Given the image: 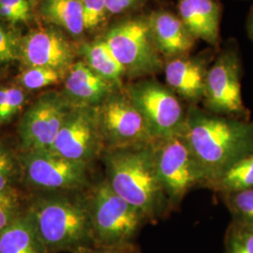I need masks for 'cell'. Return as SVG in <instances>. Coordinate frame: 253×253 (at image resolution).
<instances>
[{
    "mask_svg": "<svg viewBox=\"0 0 253 253\" xmlns=\"http://www.w3.org/2000/svg\"><path fill=\"white\" fill-rule=\"evenodd\" d=\"M182 134L208 189L235 163L253 152V123L212 114L196 105L187 110Z\"/></svg>",
    "mask_w": 253,
    "mask_h": 253,
    "instance_id": "6da1fadb",
    "label": "cell"
},
{
    "mask_svg": "<svg viewBox=\"0 0 253 253\" xmlns=\"http://www.w3.org/2000/svg\"><path fill=\"white\" fill-rule=\"evenodd\" d=\"M103 161L111 188L148 223L168 217L172 210L157 172L154 144L105 150Z\"/></svg>",
    "mask_w": 253,
    "mask_h": 253,
    "instance_id": "7a4b0ae2",
    "label": "cell"
},
{
    "mask_svg": "<svg viewBox=\"0 0 253 253\" xmlns=\"http://www.w3.org/2000/svg\"><path fill=\"white\" fill-rule=\"evenodd\" d=\"M27 214L48 251H73L94 246L85 199L52 197L38 200Z\"/></svg>",
    "mask_w": 253,
    "mask_h": 253,
    "instance_id": "3957f363",
    "label": "cell"
},
{
    "mask_svg": "<svg viewBox=\"0 0 253 253\" xmlns=\"http://www.w3.org/2000/svg\"><path fill=\"white\" fill-rule=\"evenodd\" d=\"M85 201L94 246L133 244L148 223L145 215L116 193L106 179L91 190Z\"/></svg>",
    "mask_w": 253,
    "mask_h": 253,
    "instance_id": "277c9868",
    "label": "cell"
},
{
    "mask_svg": "<svg viewBox=\"0 0 253 253\" xmlns=\"http://www.w3.org/2000/svg\"><path fill=\"white\" fill-rule=\"evenodd\" d=\"M130 81L163 72L164 59L157 49L147 15H130L112 25L101 37Z\"/></svg>",
    "mask_w": 253,
    "mask_h": 253,
    "instance_id": "5b68a950",
    "label": "cell"
},
{
    "mask_svg": "<svg viewBox=\"0 0 253 253\" xmlns=\"http://www.w3.org/2000/svg\"><path fill=\"white\" fill-rule=\"evenodd\" d=\"M123 89L145 118L155 141L183 133L187 110L166 84L149 77L125 84Z\"/></svg>",
    "mask_w": 253,
    "mask_h": 253,
    "instance_id": "8992f818",
    "label": "cell"
},
{
    "mask_svg": "<svg viewBox=\"0 0 253 253\" xmlns=\"http://www.w3.org/2000/svg\"><path fill=\"white\" fill-rule=\"evenodd\" d=\"M155 163L172 211L195 187H206L204 175L183 134L154 143Z\"/></svg>",
    "mask_w": 253,
    "mask_h": 253,
    "instance_id": "52a82bcc",
    "label": "cell"
},
{
    "mask_svg": "<svg viewBox=\"0 0 253 253\" xmlns=\"http://www.w3.org/2000/svg\"><path fill=\"white\" fill-rule=\"evenodd\" d=\"M105 150L152 145L145 118L124 89L116 91L97 107Z\"/></svg>",
    "mask_w": 253,
    "mask_h": 253,
    "instance_id": "ba28073f",
    "label": "cell"
},
{
    "mask_svg": "<svg viewBox=\"0 0 253 253\" xmlns=\"http://www.w3.org/2000/svg\"><path fill=\"white\" fill-rule=\"evenodd\" d=\"M203 102L212 114L247 120L249 114L241 92V63L234 49L222 51L210 65Z\"/></svg>",
    "mask_w": 253,
    "mask_h": 253,
    "instance_id": "9c48e42d",
    "label": "cell"
},
{
    "mask_svg": "<svg viewBox=\"0 0 253 253\" xmlns=\"http://www.w3.org/2000/svg\"><path fill=\"white\" fill-rule=\"evenodd\" d=\"M73 106L63 93L47 92L27 109L18 126L21 145L26 152L50 151Z\"/></svg>",
    "mask_w": 253,
    "mask_h": 253,
    "instance_id": "30bf717a",
    "label": "cell"
},
{
    "mask_svg": "<svg viewBox=\"0 0 253 253\" xmlns=\"http://www.w3.org/2000/svg\"><path fill=\"white\" fill-rule=\"evenodd\" d=\"M104 151L97 107H73L49 152L89 165Z\"/></svg>",
    "mask_w": 253,
    "mask_h": 253,
    "instance_id": "8fae6325",
    "label": "cell"
},
{
    "mask_svg": "<svg viewBox=\"0 0 253 253\" xmlns=\"http://www.w3.org/2000/svg\"><path fill=\"white\" fill-rule=\"evenodd\" d=\"M22 163L27 180L50 190H79L87 184L89 165L49 152H26Z\"/></svg>",
    "mask_w": 253,
    "mask_h": 253,
    "instance_id": "7c38bea8",
    "label": "cell"
},
{
    "mask_svg": "<svg viewBox=\"0 0 253 253\" xmlns=\"http://www.w3.org/2000/svg\"><path fill=\"white\" fill-rule=\"evenodd\" d=\"M75 56L72 43L55 28L37 29L20 40V59L27 67L53 69L65 77Z\"/></svg>",
    "mask_w": 253,
    "mask_h": 253,
    "instance_id": "4fadbf2b",
    "label": "cell"
},
{
    "mask_svg": "<svg viewBox=\"0 0 253 253\" xmlns=\"http://www.w3.org/2000/svg\"><path fill=\"white\" fill-rule=\"evenodd\" d=\"M212 55H184L164 62L166 85L181 100L196 105L204 100L206 80Z\"/></svg>",
    "mask_w": 253,
    "mask_h": 253,
    "instance_id": "5bb4252c",
    "label": "cell"
},
{
    "mask_svg": "<svg viewBox=\"0 0 253 253\" xmlns=\"http://www.w3.org/2000/svg\"><path fill=\"white\" fill-rule=\"evenodd\" d=\"M118 90L85 62L76 61L65 76L62 93L73 107H98Z\"/></svg>",
    "mask_w": 253,
    "mask_h": 253,
    "instance_id": "9a60e30c",
    "label": "cell"
},
{
    "mask_svg": "<svg viewBox=\"0 0 253 253\" xmlns=\"http://www.w3.org/2000/svg\"><path fill=\"white\" fill-rule=\"evenodd\" d=\"M147 16L157 49L164 62L190 54L197 40L178 15L169 10L157 9Z\"/></svg>",
    "mask_w": 253,
    "mask_h": 253,
    "instance_id": "2e32d148",
    "label": "cell"
},
{
    "mask_svg": "<svg viewBox=\"0 0 253 253\" xmlns=\"http://www.w3.org/2000/svg\"><path fill=\"white\" fill-rule=\"evenodd\" d=\"M178 16L196 40L211 46L219 42L221 7L217 0H177Z\"/></svg>",
    "mask_w": 253,
    "mask_h": 253,
    "instance_id": "e0dca14e",
    "label": "cell"
},
{
    "mask_svg": "<svg viewBox=\"0 0 253 253\" xmlns=\"http://www.w3.org/2000/svg\"><path fill=\"white\" fill-rule=\"evenodd\" d=\"M28 214L18 215L0 232V253H48Z\"/></svg>",
    "mask_w": 253,
    "mask_h": 253,
    "instance_id": "ac0fdd59",
    "label": "cell"
},
{
    "mask_svg": "<svg viewBox=\"0 0 253 253\" xmlns=\"http://www.w3.org/2000/svg\"><path fill=\"white\" fill-rule=\"evenodd\" d=\"M78 52L83 56V61L87 64L95 73L114 84L119 89L124 88L125 70L102 38L83 42Z\"/></svg>",
    "mask_w": 253,
    "mask_h": 253,
    "instance_id": "d6986e66",
    "label": "cell"
},
{
    "mask_svg": "<svg viewBox=\"0 0 253 253\" xmlns=\"http://www.w3.org/2000/svg\"><path fill=\"white\" fill-rule=\"evenodd\" d=\"M40 12L47 23L74 39H81L85 32L82 0H41Z\"/></svg>",
    "mask_w": 253,
    "mask_h": 253,
    "instance_id": "ffe728a7",
    "label": "cell"
},
{
    "mask_svg": "<svg viewBox=\"0 0 253 253\" xmlns=\"http://www.w3.org/2000/svg\"><path fill=\"white\" fill-rule=\"evenodd\" d=\"M252 188H253V152L235 163L210 189L223 195Z\"/></svg>",
    "mask_w": 253,
    "mask_h": 253,
    "instance_id": "44dd1931",
    "label": "cell"
},
{
    "mask_svg": "<svg viewBox=\"0 0 253 253\" xmlns=\"http://www.w3.org/2000/svg\"><path fill=\"white\" fill-rule=\"evenodd\" d=\"M234 221L253 226V188L222 195Z\"/></svg>",
    "mask_w": 253,
    "mask_h": 253,
    "instance_id": "7402d4cb",
    "label": "cell"
},
{
    "mask_svg": "<svg viewBox=\"0 0 253 253\" xmlns=\"http://www.w3.org/2000/svg\"><path fill=\"white\" fill-rule=\"evenodd\" d=\"M64 77L53 69L43 67H27L19 76L20 84L28 90H37L57 84Z\"/></svg>",
    "mask_w": 253,
    "mask_h": 253,
    "instance_id": "603a6c76",
    "label": "cell"
},
{
    "mask_svg": "<svg viewBox=\"0 0 253 253\" xmlns=\"http://www.w3.org/2000/svg\"><path fill=\"white\" fill-rule=\"evenodd\" d=\"M224 253H253V226L233 220L227 230Z\"/></svg>",
    "mask_w": 253,
    "mask_h": 253,
    "instance_id": "cb8c5ba5",
    "label": "cell"
},
{
    "mask_svg": "<svg viewBox=\"0 0 253 253\" xmlns=\"http://www.w3.org/2000/svg\"><path fill=\"white\" fill-rule=\"evenodd\" d=\"M26 100L25 92L18 86H0V124L9 122Z\"/></svg>",
    "mask_w": 253,
    "mask_h": 253,
    "instance_id": "d4e9b609",
    "label": "cell"
},
{
    "mask_svg": "<svg viewBox=\"0 0 253 253\" xmlns=\"http://www.w3.org/2000/svg\"><path fill=\"white\" fill-rule=\"evenodd\" d=\"M85 32H94L103 27L110 14L105 0H82Z\"/></svg>",
    "mask_w": 253,
    "mask_h": 253,
    "instance_id": "484cf974",
    "label": "cell"
},
{
    "mask_svg": "<svg viewBox=\"0 0 253 253\" xmlns=\"http://www.w3.org/2000/svg\"><path fill=\"white\" fill-rule=\"evenodd\" d=\"M29 0H0V20L16 25L27 23L31 18Z\"/></svg>",
    "mask_w": 253,
    "mask_h": 253,
    "instance_id": "4316f807",
    "label": "cell"
},
{
    "mask_svg": "<svg viewBox=\"0 0 253 253\" xmlns=\"http://www.w3.org/2000/svg\"><path fill=\"white\" fill-rule=\"evenodd\" d=\"M20 59V40L0 25V68Z\"/></svg>",
    "mask_w": 253,
    "mask_h": 253,
    "instance_id": "83f0119b",
    "label": "cell"
},
{
    "mask_svg": "<svg viewBox=\"0 0 253 253\" xmlns=\"http://www.w3.org/2000/svg\"><path fill=\"white\" fill-rule=\"evenodd\" d=\"M14 172L13 157L9 149L0 143V193L9 191Z\"/></svg>",
    "mask_w": 253,
    "mask_h": 253,
    "instance_id": "f1b7e54d",
    "label": "cell"
},
{
    "mask_svg": "<svg viewBox=\"0 0 253 253\" xmlns=\"http://www.w3.org/2000/svg\"><path fill=\"white\" fill-rule=\"evenodd\" d=\"M17 202L9 191L0 193V232L17 217Z\"/></svg>",
    "mask_w": 253,
    "mask_h": 253,
    "instance_id": "f546056e",
    "label": "cell"
},
{
    "mask_svg": "<svg viewBox=\"0 0 253 253\" xmlns=\"http://www.w3.org/2000/svg\"><path fill=\"white\" fill-rule=\"evenodd\" d=\"M147 0H105L110 16L121 15L138 11Z\"/></svg>",
    "mask_w": 253,
    "mask_h": 253,
    "instance_id": "4dcf8cb0",
    "label": "cell"
},
{
    "mask_svg": "<svg viewBox=\"0 0 253 253\" xmlns=\"http://www.w3.org/2000/svg\"><path fill=\"white\" fill-rule=\"evenodd\" d=\"M75 253H141L138 246L133 244L114 246V247H97L92 246L82 249Z\"/></svg>",
    "mask_w": 253,
    "mask_h": 253,
    "instance_id": "1f68e13d",
    "label": "cell"
},
{
    "mask_svg": "<svg viewBox=\"0 0 253 253\" xmlns=\"http://www.w3.org/2000/svg\"><path fill=\"white\" fill-rule=\"evenodd\" d=\"M248 33L253 42V8L251 10L248 18Z\"/></svg>",
    "mask_w": 253,
    "mask_h": 253,
    "instance_id": "d6a6232c",
    "label": "cell"
}]
</instances>
